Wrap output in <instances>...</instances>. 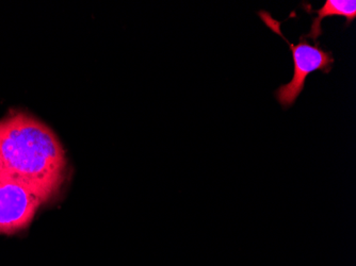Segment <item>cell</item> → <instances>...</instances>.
<instances>
[{"label": "cell", "mask_w": 356, "mask_h": 266, "mask_svg": "<svg viewBox=\"0 0 356 266\" xmlns=\"http://www.w3.org/2000/svg\"><path fill=\"white\" fill-rule=\"evenodd\" d=\"M67 165L59 138L43 122L21 111L0 119V183L25 185L47 203L61 191Z\"/></svg>", "instance_id": "obj_1"}, {"label": "cell", "mask_w": 356, "mask_h": 266, "mask_svg": "<svg viewBox=\"0 0 356 266\" xmlns=\"http://www.w3.org/2000/svg\"><path fill=\"white\" fill-rule=\"evenodd\" d=\"M263 23L274 33L282 38L289 46L293 61V79L285 85H280L279 89L274 91L275 99L284 109H289L297 101L305 89V81L312 73L319 71L323 74H329L333 67V53L320 47L319 44H309L305 35H302L298 44L290 43L281 31L282 23L272 17L267 11L258 12Z\"/></svg>", "instance_id": "obj_2"}, {"label": "cell", "mask_w": 356, "mask_h": 266, "mask_svg": "<svg viewBox=\"0 0 356 266\" xmlns=\"http://www.w3.org/2000/svg\"><path fill=\"white\" fill-rule=\"evenodd\" d=\"M44 203L37 193L25 185L0 183V235H13L25 229Z\"/></svg>", "instance_id": "obj_3"}, {"label": "cell", "mask_w": 356, "mask_h": 266, "mask_svg": "<svg viewBox=\"0 0 356 266\" xmlns=\"http://www.w3.org/2000/svg\"><path fill=\"white\" fill-rule=\"evenodd\" d=\"M304 9L309 13H315L317 15L313 19L311 31L305 35L306 39H312L318 43V39L321 37L322 19L329 16H343L347 19V26H349L356 19V1L355 0H327L321 9L313 10L311 5H304Z\"/></svg>", "instance_id": "obj_4"}]
</instances>
